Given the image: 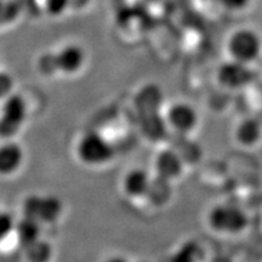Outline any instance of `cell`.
<instances>
[{"mask_svg": "<svg viewBox=\"0 0 262 262\" xmlns=\"http://www.w3.org/2000/svg\"><path fill=\"white\" fill-rule=\"evenodd\" d=\"M208 227L216 234L238 235L247 231L250 224L248 212L234 203H217L206 212Z\"/></svg>", "mask_w": 262, "mask_h": 262, "instance_id": "1", "label": "cell"}, {"mask_svg": "<svg viewBox=\"0 0 262 262\" xmlns=\"http://www.w3.org/2000/svg\"><path fill=\"white\" fill-rule=\"evenodd\" d=\"M75 156L84 165L100 168L110 164L116 157V149L111 141L97 131L83 134L75 145Z\"/></svg>", "mask_w": 262, "mask_h": 262, "instance_id": "2", "label": "cell"}, {"mask_svg": "<svg viewBox=\"0 0 262 262\" xmlns=\"http://www.w3.org/2000/svg\"><path fill=\"white\" fill-rule=\"evenodd\" d=\"M63 215V203L54 194L33 193L22 203V216L37 221L39 225L50 226L60 221Z\"/></svg>", "mask_w": 262, "mask_h": 262, "instance_id": "3", "label": "cell"}, {"mask_svg": "<svg viewBox=\"0 0 262 262\" xmlns=\"http://www.w3.org/2000/svg\"><path fill=\"white\" fill-rule=\"evenodd\" d=\"M226 49L229 60L250 66L261 56L262 39L254 29L238 28L228 37Z\"/></svg>", "mask_w": 262, "mask_h": 262, "instance_id": "4", "label": "cell"}, {"mask_svg": "<svg viewBox=\"0 0 262 262\" xmlns=\"http://www.w3.org/2000/svg\"><path fill=\"white\" fill-rule=\"evenodd\" d=\"M0 104V136L5 140H11L27 122V102L22 95L14 93Z\"/></svg>", "mask_w": 262, "mask_h": 262, "instance_id": "5", "label": "cell"}, {"mask_svg": "<svg viewBox=\"0 0 262 262\" xmlns=\"http://www.w3.org/2000/svg\"><path fill=\"white\" fill-rule=\"evenodd\" d=\"M165 125L178 135L187 136L196 129L199 114L191 103L178 101L170 104L165 112Z\"/></svg>", "mask_w": 262, "mask_h": 262, "instance_id": "6", "label": "cell"}, {"mask_svg": "<svg viewBox=\"0 0 262 262\" xmlns=\"http://www.w3.org/2000/svg\"><path fill=\"white\" fill-rule=\"evenodd\" d=\"M216 79L224 89L241 90L253 81L254 73L250 66L228 60L219 67L216 72Z\"/></svg>", "mask_w": 262, "mask_h": 262, "instance_id": "7", "label": "cell"}, {"mask_svg": "<svg viewBox=\"0 0 262 262\" xmlns=\"http://www.w3.org/2000/svg\"><path fill=\"white\" fill-rule=\"evenodd\" d=\"M54 58L57 73L72 77L84 68L86 63V51L79 44L70 42L54 51Z\"/></svg>", "mask_w": 262, "mask_h": 262, "instance_id": "8", "label": "cell"}, {"mask_svg": "<svg viewBox=\"0 0 262 262\" xmlns=\"http://www.w3.org/2000/svg\"><path fill=\"white\" fill-rule=\"evenodd\" d=\"M153 181V175L148 170L136 166L124 173L120 188L123 194L133 202L145 201Z\"/></svg>", "mask_w": 262, "mask_h": 262, "instance_id": "9", "label": "cell"}, {"mask_svg": "<svg viewBox=\"0 0 262 262\" xmlns=\"http://www.w3.org/2000/svg\"><path fill=\"white\" fill-rule=\"evenodd\" d=\"M153 169L156 178L172 183L181 178L185 171V160L178 150L164 148L156 156Z\"/></svg>", "mask_w": 262, "mask_h": 262, "instance_id": "10", "label": "cell"}, {"mask_svg": "<svg viewBox=\"0 0 262 262\" xmlns=\"http://www.w3.org/2000/svg\"><path fill=\"white\" fill-rule=\"evenodd\" d=\"M26 155L21 145L12 140H6L0 145V176H14L22 169Z\"/></svg>", "mask_w": 262, "mask_h": 262, "instance_id": "11", "label": "cell"}, {"mask_svg": "<svg viewBox=\"0 0 262 262\" xmlns=\"http://www.w3.org/2000/svg\"><path fill=\"white\" fill-rule=\"evenodd\" d=\"M233 136L239 146L251 148L262 140V122L255 117H247L242 119L234 127Z\"/></svg>", "mask_w": 262, "mask_h": 262, "instance_id": "12", "label": "cell"}, {"mask_svg": "<svg viewBox=\"0 0 262 262\" xmlns=\"http://www.w3.org/2000/svg\"><path fill=\"white\" fill-rule=\"evenodd\" d=\"M42 228L44 227L37 221L22 216L21 220L16 221V239L18 247L22 249L41 238Z\"/></svg>", "mask_w": 262, "mask_h": 262, "instance_id": "13", "label": "cell"}, {"mask_svg": "<svg viewBox=\"0 0 262 262\" xmlns=\"http://www.w3.org/2000/svg\"><path fill=\"white\" fill-rule=\"evenodd\" d=\"M22 251L26 262H51L55 255L54 247L42 237L22 248Z\"/></svg>", "mask_w": 262, "mask_h": 262, "instance_id": "14", "label": "cell"}, {"mask_svg": "<svg viewBox=\"0 0 262 262\" xmlns=\"http://www.w3.org/2000/svg\"><path fill=\"white\" fill-rule=\"evenodd\" d=\"M172 183L153 176L152 185L145 201L156 208L166 205L172 196Z\"/></svg>", "mask_w": 262, "mask_h": 262, "instance_id": "15", "label": "cell"}, {"mask_svg": "<svg viewBox=\"0 0 262 262\" xmlns=\"http://www.w3.org/2000/svg\"><path fill=\"white\" fill-rule=\"evenodd\" d=\"M16 221L17 220L9 212H0V250H5L11 245H17Z\"/></svg>", "mask_w": 262, "mask_h": 262, "instance_id": "16", "label": "cell"}, {"mask_svg": "<svg viewBox=\"0 0 262 262\" xmlns=\"http://www.w3.org/2000/svg\"><path fill=\"white\" fill-rule=\"evenodd\" d=\"M203 249L196 242H185L176 249L169 262H201Z\"/></svg>", "mask_w": 262, "mask_h": 262, "instance_id": "17", "label": "cell"}, {"mask_svg": "<svg viewBox=\"0 0 262 262\" xmlns=\"http://www.w3.org/2000/svg\"><path fill=\"white\" fill-rule=\"evenodd\" d=\"M44 12L51 17H60L71 6V0H41Z\"/></svg>", "mask_w": 262, "mask_h": 262, "instance_id": "18", "label": "cell"}, {"mask_svg": "<svg viewBox=\"0 0 262 262\" xmlns=\"http://www.w3.org/2000/svg\"><path fill=\"white\" fill-rule=\"evenodd\" d=\"M15 79L8 71L0 70V102L14 94Z\"/></svg>", "mask_w": 262, "mask_h": 262, "instance_id": "19", "label": "cell"}, {"mask_svg": "<svg viewBox=\"0 0 262 262\" xmlns=\"http://www.w3.org/2000/svg\"><path fill=\"white\" fill-rule=\"evenodd\" d=\"M38 71L40 72L42 75H48V77H52V75L57 74L56 66H55L54 52L42 54L41 56L38 58Z\"/></svg>", "mask_w": 262, "mask_h": 262, "instance_id": "20", "label": "cell"}, {"mask_svg": "<svg viewBox=\"0 0 262 262\" xmlns=\"http://www.w3.org/2000/svg\"><path fill=\"white\" fill-rule=\"evenodd\" d=\"M222 8L231 12L243 11L250 4V0H220Z\"/></svg>", "mask_w": 262, "mask_h": 262, "instance_id": "21", "label": "cell"}, {"mask_svg": "<svg viewBox=\"0 0 262 262\" xmlns=\"http://www.w3.org/2000/svg\"><path fill=\"white\" fill-rule=\"evenodd\" d=\"M103 262H130V261L129 258L124 256V255L114 254V255H111V256H108L107 258H104Z\"/></svg>", "mask_w": 262, "mask_h": 262, "instance_id": "22", "label": "cell"}, {"mask_svg": "<svg viewBox=\"0 0 262 262\" xmlns=\"http://www.w3.org/2000/svg\"><path fill=\"white\" fill-rule=\"evenodd\" d=\"M143 262H148V261H143Z\"/></svg>", "mask_w": 262, "mask_h": 262, "instance_id": "23", "label": "cell"}, {"mask_svg": "<svg viewBox=\"0 0 262 262\" xmlns=\"http://www.w3.org/2000/svg\"><path fill=\"white\" fill-rule=\"evenodd\" d=\"M261 122H262V118H261Z\"/></svg>", "mask_w": 262, "mask_h": 262, "instance_id": "24", "label": "cell"}]
</instances>
